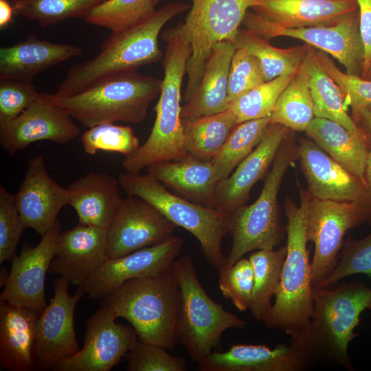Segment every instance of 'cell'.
<instances>
[{"mask_svg":"<svg viewBox=\"0 0 371 371\" xmlns=\"http://www.w3.org/2000/svg\"><path fill=\"white\" fill-rule=\"evenodd\" d=\"M300 203L287 199L286 256L275 302L262 319L269 328H280L291 342L306 348L313 311L311 263L307 249L305 219L311 195L300 189Z\"/></svg>","mask_w":371,"mask_h":371,"instance_id":"6da1fadb","label":"cell"},{"mask_svg":"<svg viewBox=\"0 0 371 371\" xmlns=\"http://www.w3.org/2000/svg\"><path fill=\"white\" fill-rule=\"evenodd\" d=\"M189 8L172 2L156 10L139 23L118 32H111L93 58L74 65L54 93L70 95L108 77L157 63L162 57L158 37L172 18Z\"/></svg>","mask_w":371,"mask_h":371,"instance_id":"7a4b0ae2","label":"cell"},{"mask_svg":"<svg viewBox=\"0 0 371 371\" xmlns=\"http://www.w3.org/2000/svg\"><path fill=\"white\" fill-rule=\"evenodd\" d=\"M162 37L167 45L155 123L145 142L124 157L122 166L126 172L138 173L152 164L180 160L189 155L183 144L181 99L191 47L174 27L164 30Z\"/></svg>","mask_w":371,"mask_h":371,"instance_id":"3957f363","label":"cell"},{"mask_svg":"<svg viewBox=\"0 0 371 371\" xmlns=\"http://www.w3.org/2000/svg\"><path fill=\"white\" fill-rule=\"evenodd\" d=\"M162 80L137 71L114 75L70 95L40 93V98L64 109L82 126L139 123L160 93Z\"/></svg>","mask_w":371,"mask_h":371,"instance_id":"277c9868","label":"cell"},{"mask_svg":"<svg viewBox=\"0 0 371 371\" xmlns=\"http://www.w3.org/2000/svg\"><path fill=\"white\" fill-rule=\"evenodd\" d=\"M180 293L172 270L155 277L133 278L102 299L117 317L126 319L139 340L173 350L177 338Z\"/></svg>","mask_w":371,"mask_h":371,"instance_id":"5b68a950","label":"cell"},{"mask_svg":"<svg viewBox=\"0 0 371 371\" xmlns=\"http://www.w3.org/2000/svg\"><path fill=\"white\" fill-rule=\"evenodd\" d=\"M313 311L306 348L311 357L319 355L353 368L348 348L359 334L354 332L360 315L371 310V288L358 282L333 288H313Z\"/></svg>","mask_w":371,"mask_h":371,"instance_id":"8992f818","label":"cell"},{"mask_svg":"<svg viewBox=\"0 0 371 371\" xmlns=\"http://www.w3.org/2000/svg\"><path fill=\"white\" fill-rule=\"evenodd\" d=\"M117 181L127 196L144 199L174 225L193 235L210 266L218 270L225 264L221 242L229 232V214L172 193L148 173L126 171L118 175Z\"/></svg>","mask_w":371,"mask_h":371,"instance_id":"52a82bcc","label":"cell"},{"mask_svg":"<svg viewBox=\"0 0 371 371\" xmlns=\"http://www.w3.org/2000/svg\"><path fill=\"white\" fill-rule=\"evenodd\" d=\"M171 270L180 293L177 338L191 358L199 362L219 346L223 333L243 328L246 322L214 301L200 283L192 258H177Z\"/></svg>","mask_w":371,"mask_h":371,"instance_id":"ba28073f","label":"cell"},{"mask_svg":"<svg viewBox=\"0 0 371 371\" xmlns=\"http://www.w3.org/2000/svg\"><path fill=\"white\" fill-rule=\"evenodd\" d=\"M299 158L298 147L289 137L282 143L257 200L229 215L231 250L222 266L228 267L256 249H272L282 238L278 194L289 166Z\"/></svg>","mask_w":371,"mask_h":371,"instance_id":"9c48e42d","label":"cell"},{"mask_svg":"<svg viewBox=\"0 0 371 371\" xmlns=\"http://www.w3.org/2000/svg\"><path fill=\"white\" fill-rule=\"evenodd\" d=\"M191 1L192 4L184 22L173 27L191 47L186 65L188 82L185 102L197 89L212 47L223 41L232 43L247 10L259 2V0Z\"/></svg>","mask_w":371,"mask_h":371,"instance_id":"30bf717a","label":"cell"},{"mask_svg":"<svg viewBox=\"0 0 371 371\" xmlns=\"http://www.w3.org/2000/svg\"><path fill=\"white\" fill-rule=\"evenodd\" d=\"M243 24L245 29L266 39L287 36L330 54L346 69V73L361 76L364 46L359 29L358 10L328 25L288 28L272 23L257 14L247 12Z\"/></svg>","mask_w":371,"mask_h":371,"instance_id":"8fae6325","label":"cell"},{"mask_svg":"<svg viewBox=\"0 0 371 371\" xmlns=\"http://www.w3.org/2000/svg\"><path fill=\"white\" fill-rule=\"evenodd\" d=\"M364 221L355 201L311 198L305 227L308 241L314 244L311 263L312 284L317 286L333 271L346 232Z\"/></svg>","mask_w":371,"mask_h":371,"instance_id":"7c38bea8","label":"cell"},{"mask_svg":"<svg viewBox=\"0 0 371 371\" xmlns=\"http://www.w3.org/2000/svg\"><path fill=\"white\" fill-rule=\"evenodd\" d=\"M117 316L101 305L86 320L84 345L76 354L61 359L55 371H109L137 342L132 326L118 324Z\"/></svg>","mask_w":371,"mask_h":371,"instance_id":"4fadbf2b","label":"cell"},{"mask_svg":"<svg viewBox=\"0 0 371 371\" xmlns=\"http://www.w3.org/2000/svg\"><path fill=\"white\" fill-rule=\"evenodd\" d=\"M183 245L182 238L172 236L160 244L108 258L78 289L91 299L102 300L129 280L162 275L171 269Z\"/></svg>","mask_w":371,"mask_h":371,"instance_id":"5bb4252c","label":"cell"},{"mask_svg":"<svg viewBox=\"0 0 371 371\" xmlns=\"http://www.w3.org/2000/svg\"><path fill=\"white\" fill-rule=\"evenodd\" d=\"M54 294L38 318L36 330V370H52L61 359L78 352L74 329V311L83 295H71L69 282L60 277L53 283Z\"/></svg>","mask_w":371,"mask_h":371,"instance_id":"9a60e30c","label":"cell"},{"mask_svg":"<svg viewBox=\"0 0 371 371\" xmlns=\"http://www.w3.org/2000/svg\"><path fill=\"white\" fill-rule=\"evenodd\" d=\"M175 227L147 201L127 196L107 229V259L164 243L172 236Z\"/></svg>","mask_w":371,"mask_h":371,"instance_id":"2e32d148","label":"cell"},{"mask_svg":"<svg viewBox=\"0 0 371 371\" xmlns=\"http://www.w3.org/2000/svg\"><path fill=\"white\" fill-rule=\"evenodd\" d=\"M60 227L57 220L36 246L23 244L20 254L12 260L11 270L0 301L43 311L47 306L45 278L58 249Z\"/></svg>","mask_w":371,"mask_h":371,"instance_id":"e0dca14e","label":"cell"},{"mask_svg":"<svg viewBox=\"0 0 371 371\" xmlns=\"http://www.w3.org/2000/svg\"><path fill=\"white\" fill-rule=\"evenodd\" d=\"M80 132V128L64 109L42 100L39 95L19 115L0 122V145L12 156L41 140L68 143Z\"/></svg>","mask_w":371,"mask_h":371,"instance_id":"ac0fdd59","label":"cell"},{"mask_svg":"<svg viewBox=\"0 0 371 371\" xmlns=\"http://www.w3.org/2000/svg\"><path fill=\"white\" fill-rule=\"evenodd\" d=\"M24 227L41 236L56 222L60 210L68 205L69 194L49 176L43 155L30 158L23 180L14 194Z\"/></svg>","mask_w":371,"mask_h":371,"instance_id":"d6986e66","label":"cell"},{"mask_svg":"<svg viewBox=\"0 0 371 371\" xmlns=\"http://www.w3.org/2000/svg\"><path fill=\"white\" fill-rule=\"evenodd\" d=\"M311 357L306 348L292 342L274 348L234 344L223 352L212 351L198 364L201 371H298L306 367Z\"/></svg>","mask_w":371,"mask_h":371,"instance_id":"ffe728a7","label":"cell"},{"mask_svg":"<svg viewBox=\"0 0 371 371\" xmlns=\"http://www.w3.org/2000/svg\"><path fill=\"white\" fill-rule=\"evenodd\" d=\"M286 126L270 123L257 146L218 185L215 208L231 214L245 205L254 184L268 172L282 143L289 135Z\"/></svg>","mask_w":371,"mask_h":371,"instance_id":"44dd1931","label":"cell"},{"mask_svg":"<svg viewBox=\"0 0 371 371\" xmlns=\"http://www.w3.org/2000/svg\"><path fill=\"white\" fill-rule=\"evenodd\" d=\"M107 229L78 223L60 232L49 272L80 286L107 259Z\"/></svg>","mask_w":371,"mask_h":371,"instance_id":"7402d4cb","label":"cell"},{"mask_svg":"<svg viewBox=\"0 0 371 371\" xmlns=\"http://www.w3.org/2000/svg\"><path fill=\"white\" fill-rule=\"evenodd\" d=\"M299 158L311 198L358 202L363 186L315 142L302 138Z\"/></svg>","mask_w":371,"mask_h":371,"instance_id":"603a6c76","label":"cell"},{"mask_svg":"<svg viewBox=\"0 0 371 371\" xmlns=\"http://www.w3.org/2000/svg\"><path fill=\"white\" fill-rule=\"evenodd\" d=\"M147 171L172 193L215 208L220 181L211 161H203L189 154L180 160L152 164L147 167Z\"/></svg>","mask_w":371,"mask_h":371,"instance_id":"cb8c5ba5","label":"cell"},{"mask_svg":"<svg viewBox=\"0 0 371 371\" xmlns=\"http://www.w3.org/2000/svg\"><path fill=\"white\" fill-rule=\"evenodd\" d=\"M40 314L0 301V361L5 370H36V330Z\"/></svg>","mask_w":371,"mask_h":371,"instance_id":"d4e9b609","label":"cell"},{"mask_svg":"<svg viewBox=\"0 0 371 371\" xmlns=\"http://www.w3.org/2000/svg\"><path fill=\"white\" fill-rule=\"evenodd\" d=\"M264 19L288 28L334 24L358 10L357 0H259L253 7Z\"/></svg>","mask_w":371,"mask_h":371,"instance_id":"484cf974","label":"cell"},{"mask_svg":"<svg viewBox=\"0 0 371 371\" xmlns=\"http://www.w3.org/2000/svg\"><path fill=\"white\" fill-rule=\"evenodd\" d=\"M82 49L30 34L27 39L0 48V78L32 81L41 71L80 56Z\"/></svg>","mask_w":371,"mask_h":371,"instance_id":"4316f807","label":"cell"},{"mask_svg":"<svg viewBox=\"0 0 371 371\" xmlns=\"http://www.w3.org/2000/svg\"><path fill=\"white\" fill-rule=\"evenodd\" d=\"M118 181L110 175L92 172L70 183L68 205L78 223L108 229L122 201Z\"/></svg>","mask_w":371,"mask_h":371,"instance_id":"83f0119b","label":"cell"},{"mask_svg":"<svg viewBox=\"0 0 371 371\" xmlns=\"http://www.w3.org/2000/svg\"><path fill=\"white\" fill-rule=\"evenodd\" d=\"M235 51L229 41L220 42L212 47L197 89L181 107L182 120L211 115L229 109L228 78Z\"/></svg>","mask_w":371,"mask_h":371,"instance_id":"f1b7e54d","label":"cell"},{"mask_svg":"<svg viewBox=\"0 0 371 371\" xmlns=\"http://www.w3.org/2000/svg\"><path fill=\"white\" fill-rule=\"evenodd\" d=\"M306 135L364 186L367 138L328 119L315 117Z\"/></svg>","mask_w":371,"mask_h":371,"instance_id":"f546056e","label":"cell"},{"mask_svg":"<svg viewBox=\"0 0 371 371\" xmlns=\"http://www.w3.org/2000/svg\"><path fill=\"white\" fill-rule=\"evenodd\" d=\"M304 62L308 74V85L315 117L334 121L352 133L367 138L366 133L348 114L341 89L319 67L310 45Z\"/></svg>","mask_w":371,"mask_h":371,"instance_id":"4dcf8cb0","label":"cell"},{"mask_svg":"<svg viewBox=\"0 0 371 371\" xmlns=\"http://www.w3.org/2000/svg\"><path fill=\"white\" fill-rule=\"evenodd\" d=\"M236 124L229 108L211 115L182 120L184 147L193 157L211 161L221 150Z\"/></svg>","mask_w":371,"mask_h":371,"instance_id":"1f68e13d","label":"cell"},{"mask_svg":"<svg viewBox=\"0 0 371 371\" xmlns=\"http://www.w3.org/2000/svg\"><path fill=\"white\" fill-rule=\"evenodd\" d=\"M315 117L308 74L304 59L278 98L270 123L280 124L295 131H305Z\"/></svg>","mask_w":371,"mask_h":371,"instance_id":"d6a6232c","label":"cell"},{"mask_svg":"<svg viewBox=\"0 0 371 371\" xmlns=\"http://www.w3.org/2000/svg\"><path fill=\"white\" fill-rule=\"evenodd\" d=\"M235 48L246 47L259 61L266 81L297 71L308 51V45L281 49L246 29H240L232 42Z\"/></svg>","mask_w":371,"mask_h":371,"instance_id":"836d02e7","label":"cell"},{"mask_svg":"<svg viewBox=\"0 0 371 371\" xmlns=\"http://www.w3.org/2000/svg\"><path fill=\"white\" fill-rule=\"evenodd\" d=\"M286 256L284 246L277 250L258 249L249 258L254 276L249 309L257 320L262 321L272 305L271 300L280 283Z\"/></svg>","mask_w":371,"mask_h":371,"instance_id":"e575fe53","label":"cell"},{"mask_svg":"<svg viewBox=\"0 0 371 371\" xmlns=\"http://www.w3.org/2000/svg\"><path fill=\"white\" fill-rule=\"evenodd\" d=\"M271 116L237 124L217 155L211 160L219 181L249 155L263 138Z\"/></svg>","mask_w":371,"mask_h":371,"instance_id":"d590c367","label":"cell"},{"mask_svg":"<svg viewBox=\"0 0 371 371\" xmlns=\"http://www.w3.org/2000/svg\"><path fill=\"white\" fill-rule=\"evenodd\" d=\"M11 1L14 14L47 27L68 19H85L90 10L105 0Z\"/></svg>","mask_w":371,"mask_h":371,"instance_id":"8d00e7d4","label":"cell"},{"mask_svg":"<svg viewBox=\"0 0 371 371\" xmlns=\"http://www.w3.org/2000/svg\"><path fill=\"white\" fill-rule=\"evenodd\" d=\"M155 0H105L94 7L84 19L87 23L111 32L128 29L151 16Z\"/></svg>","mask_w":371,"mask_h":371,"instance_id":"74e56055","label":"cell"},{"mask_svg":"<svg viewBox=\"0 0 371 371\" xmlns=\"http://www.w3.org/2000/svg\"><path fill=\"white\" fill-rule=\"evenodd\" d=\"M295 74H284L265 81L232 102L229 108L234 115L236 124L271 115L278 98Z\"/></svg>","mask_w":371,"mask_h":371,"instance_id":"f35d334b","label":"cell"},{"mask_svg":"<svg viewBox=\"0 0 371 371\" xmlns=\"http://www.w3.org/2000/svg\"><path fill=\"white\" fill-rule=\"evenodd\" d=\"M84 151L95 155L98 150L120 153L127 156L139 146L138 137L127 126L105 123L89 128L81 136Z\"/></svg>","mask_w":371,"mask_h":371,"instance_id":"ab89813d","label":"cell"},{"mask_svg":"<svg viewBox=\"0 0 371 371\" xmlns=\"http://www.w3.org/2000/svg\"><path fill=\"white\" fill-rule=\"evenodd\" d=\"M254 283V269L249 259L241 258L234 265L218 269L219 289L239 311L249 308Z\"/></svg>","mask_w":371,"mask_h":371,"instance_id":"60d3db41","label":"cell"},{"mask_svg":"<svg viewBox=\"0 0 371 371\" xmlns=\"http://www.w3.org/2000/svg\"><path fill=\"white\" fill-rule=\"evenodd\" d=\"M359 273L371 278V233L359 240L348 238L336 267L316 287H331L344 278Z\"/></svg>","mask_w":371,"mask_h":371,"instance_id":"b9f144b4","label":"cell"},{"mask_svg":"<svg viewBox=\"0 0 371 371\" xmlns=\"http://www.w3.org/2000/svg\"><path fill=\"white\" fill-rule=\"evenodd\" d=\"M315 58L322 69L338 85L345 106H350L352 113L371 104V80L342 71L324 52H317Z\"/></svg>","mask_w":371,"mask_h":371,"instance_id":"7bdbcfd3","label":"cell"},{"mask_svg":"<svg viewBox=\"0 0 371 371\" xmlns=\"http://www.w3.org/2000/svg\"><path fill=\"white\" fill-rule=\"evenodd\" d=\"M265 81L258 60L246 47L236 48L228 78L229 104Z\"/></svg>","mask_w":371,"mask_h":371,"instance_id":"ee69618b","label":"cell"},{"mask_svg":"<svg viewBox=\"0 0 371 371\" xmlns=\"http://www.w3.org/2000/svg\"><path fill=\"white\" fill-rule=\"evenodd\" d=\"M167 349L137 341L126 355L128 371H185L186 360L171 355Z\"/></svg>","mask_w":371,"mask_h":371,"instance_id":"f6af8a7d","label":"cell"},{"mask_svg":"<svg viewBox=\"0 0 371 371\" xmlns=\"http://www.w3.org/2000/svg\"><path fill=\"white\" fill-rule=\"evenodd\" d=\"M25 229L16 208L14 194L0 185V263L12 260Z\"/></svg>","mask_w":371,"mask_h":371,"instance_id":"bcb514c9","label":"cell"},{"mask_svg":"<svg viewBox=\"0 0 371 371\" xmlns=\"http://www.w3.org/2000/svg\"><path fill=\"white\" fill-rule=\"evenodd\" d=\"M39 95L32 81L0 78V122L19 115Z\"/></svg>","mask_w":371,"mask_h":371,"instance_id":"7dc6e473","label":"cell"},{"mask_svg":"<svg viewBox=\"0 0 371 371\" xmlns=\"http://www.w3.org/2000/svg\"><path fill=\"white\" fill-rule=\"evenodd\" d=\"M359 29L364 46V60L361 77L367 71L371 61V0H357Z\"/></svg>","mask_w":371,"mask_h":371,"instance_id":"c3c4849f","label":"cell"},{"mask_svg":"<svg viewBox=\"0 0 371 371\" xmlns=\"http://www.w3.org/2000/svg\"><path fill=\"white\" fill-rule=\"evenodd\" d=\"M365 183L363 186L361 197L358 204L364 220L371 221V150H369L366 169Z\"/></svg>","mask_w":371,"mask_h":371,"instance_id":"681fc988","label":"cell"},{"mask_svg":"<svg viewBox=\"0 0 371 371\" xmlns=\"http://www.w3.org/2000/svg\"><path fill=\"white\" fill-rule=\"evenodd\" d=\"M353 120L357 124L362 126V130L371 136V104L352 113Z\"/></svg>","mask_w":371,"mask_h":371,"instance_id":"f907efd6","label":"cell"},{"mask_svg":"<svg viewBox=\"0 0 371 371\" xmlns=\"http://www.w3.org/2000/svg\"><path fill=\"white\" fill-rule=\"evenodd\" d=\"M14 14L12 5L6 0H0V27L4 28L12 21V16Z\"/></svg>","mask_w":371,"mask_h":371,"instance_id":"816d5d0a","label":"cell"},{"mask_svg":"<svg viewBox=\"0 0 371 371\" xmlns=\"http://www.w3.org/2000/svg\"><path fill=\"white\" fill-rule=\"evenodd\" d=\"M361 78L366 80H371V61L366 73Z\"/></svg>","mask_w":371,"mask_h":371,"instance_id":"f5cc1de1","label":"cell"},{"mask_svg":"<svg viewBox=\"0 0 371 371\" xmlns=\"http://www.w3.org/2000/svg\"><path fill=\"white\" fill-rule=\"evenodd\" d=\"M159 0H155V3H157L158 2Z\"/></svg>","mask_w":371,"mask_h":371,"instance_id":"db71d44e","label":"cell"}]
</instances>
